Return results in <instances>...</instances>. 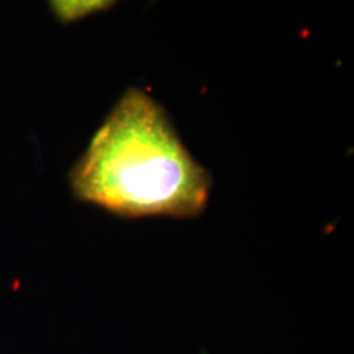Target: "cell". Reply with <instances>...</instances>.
Here are the masks:
<instances>
[{"instance_id": "1", "label": "cell", "mask_w": 354, "mask_h": 354, "mask_svg": "<svg viewBox=\"0 0 354 354\" xmlns=\"http://www.w3.org/2000/svg\"><path fill=\"white\" fill-rule=\"evenodd\" d=\"M68 178L77 200L127 219L197 216L212 190L165 108L138 88L114 105Z\"/></svg>"}, {"instance_id": "2", "label": "cell", "mask_w": 354, "mask_h": 354, "mask_svg": "<svg viewBox=\"0 0 354 354\" xmlns=\"http://www.w3.org/2000/svg\"><path fill=\"white\" fill-rule=\"evenodd\" d=\"M106 0H76V1H53L50 8L61 23H74L89 15L102 12L113 6Z\"/></svg>"}]
</instances>
